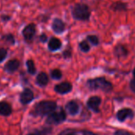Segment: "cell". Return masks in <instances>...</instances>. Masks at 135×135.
<instances>
[{
    "label": "cell",
    "mask_w": 135,
    "mask_h": 135,
    "mask_svg": "<svg viewBox=\"0 0 135 135\" xmlns=\"http://www.w3.org/2000/svg\"><path fill=\"white\" fill-rule=\"evenodd\" d=\"M86 86L91 91L100 90L104 93H110L113 90V85L104 77H98L89 79L86 81Z\"/></svg>",
    "instance_id": "6da1fadb"
},
{
    "label": "cell",
    "mask_w": 135,
    "mask_h": 135,
    "mask_svg": "<svg viewBox=\"0 0 135 135\" xmlns=\"http://www.w3.org/2000/svg\"><path fill=\"white\" fill-rule=\"evenodd\" d=\"M57 109V104L52 100H43L39 102L33 109L32 114L36 116L48 115Z\"/></svg>",
    "instance_id": "7a4b0ae2"
},
{
    "label": "cell",
    "mask_w": 135,
    "mask_h": 135,
    "mask_svg": "<svg viewBox=\"0 0 135 135\" xmlns=\"http://www.w3.org/2000/svg\"><path fill=\"white\" fill-rule=\"evenodd\" d=\"M66 119V111L62 108L59 110H55L52 113L47 115L46 119V123L49 125H59L65 122Z\"/></svg>",
    "instance_id": "3957f363"
},
{
    "label": "cell",
    "mask_w": 135,
    "mask_h": 135,
    "mask_svg": "<svg viewBox=\"0 0 135 135\" xmlns=\"http://www.w3.org/2000/svg\"><path fill=\"white\" fill-rule=\"evenodd\" d=\"M72 14L77 20L86 21L90 17V11L88 6L85 4H78L74 7Z\"/></svg>",
    "instance_id": "277c9868"
},
{
    "label": "cell",
    "mask_w": 135,
    "mask_h": 135,
    "mask_svg": "<svg viewBox=\"0 0 135 135\" xmlns=\"http://www.w3.org/2000/svg\"><path fill=\"white\" fill-rule=\"evenodd\" d=\"M101 102H102V100L100 97L93 96L89 98V100H87L86 105L88 108L91 110L92 112H93L94 113H100V106L101 104Z\"/></svg>",
    "instance_id": "5b68a950"
},
{
    "label": "cell",
    "mask_w": 135,
    "mask_h": 135,
    "mask_svg": "<svg viewBox=\"0 0 135 135\" xmlns=\"http://www.w3.org/2000/svg\"><path fill=\"white\" fill-rule=\"evenodd\" d=\"M134 117V112L129 108H121L116 113V119L120 123H123L127 119H133Z\"/></svg>",
    "instance_id": "8992f818"
},
{
    "label": "cell",
    "mask_w": 135,
    "mask_h": 135,
    "mask_svg": "<svg viewBox=\"0 0 135 135\" xmlns=\"http://www.w3.org/2000/svg\"><path fill=\"white\" fill-rule=\"evenodd\" d=\"M72 89H73V85L70 82H68V81H64V82L57 84L54 88L55 92L60 95H65V94L70 93L72 91Z\"/></svg>",
    "instance_id": "52a82bcc"
},
{
    "label": "cell",
    "mask_w": 135,
    "mask_h": 135,
    "mask_svg": "<svg viewBox=\"0 0 135 135\" xmlns=\"http://www.w3.org/2000/svg\"><path fill=\"white\" fill-rule=\"evenodd\" d=\"M34 99V93L30 89H25L20 95V101L23 105L29 104Z\"/></svg>",
    "instance_id": "ba28073f"
},
{
    "label": "cell",
    "mask_w": 135,
    "mask_h": 135,
    "mask_svg": "<svg viewBox=\"0 0 135 135\" xmlns=\"http://www.w3.org/2000/svg\"><path fill=\"white\" fill-rule=\"evenodd\" d=\"M65 109L69 115H70L71 116H75L80 112V106L77 101L70 100L69 102L66 103L65 106Z\"/></svg>",
    "instance_id": "9c48e42d"
},
{
    "label": "cell",
    "mask_w": 135,
    "mask_h": 135,
    "mask_svg": "<svg viewBox=\"0 0 135 135\" xmlns=\"http://www.w3.org/2000/svg\"><path fill=\"white\" fill-rule=\"evenodd\" d=\"M35 32H36V26L34 24H29L28 25H27L22 32L23 36L24 38L30 41L33 39L34 36H35Z\"/></svg>",
    "instance_id": "30bf717a"
},
{
    "label": "cell",
    "mask_w": 135,
    "mask_h": 135,
    "mask_svg": "<svg viewBox=\"0 0 135 135\" xmlns=\"http://www.w3.org/2000/svg\"><path fill=\"white\" fill-rule=\"evenodd\" d=\"M19 66H20V62L17 59H12L6 62L4 70L6 72L9 74H12L14 73L19 68Z\"/></svg>",
    "instance_id": "8fae6325"
},
{
    "label": "cell",
    "mask_w": 135,
    "mask_h": 135,
    "mask_svg": "<svg viewBox=\"0 0 135 135\" xmlns=\"http://www.w3.org/2000/svg\"><path fill=\"white\" fill-rule=\"evenodd\" d=\"M52 29L56 33H62L65 30V24L62 20L56 18L52 23Z\"/></svg>",
    "instance_id": "7c38bea8"
},
{
    "label": "cell",
    "mask_w": 135,
    "mask_h": 135,
    "mask_svg": "<svg viewBox=\"0 0 135 135\" xmlns=\"http://www.w3.org/2000/svg\"><path fill=\"white\" fill-rule=\"evenodd\" d=\"M49 81V78L47 76V74L44 72H41L40 73L36 79V83L40 86V87H44L48 84Z\"/></svg>",
    "instance_id": "4fadbf2b"
},
{
    "label": "cell",
    "mask_w": 135,
    "mask_h": 135,
    "mask_svg": "<svg viewBox=\"0 0 135 135\" xmlns=\"http://www.w3.org/2000/svg\"><path fill=\"white\" fill-rule=\"evenodd\" d=\"M12 113V107L5 101L0 102V115L2 116H9Z\"/></svg>",
    "instance_id": "5bb4252c"
},
{
    "label": "cell",
    "mask_w": 135,
    "mask_h": 135,
    "mask_svg": "<svg viewBox=\"0 0 135 135\" xmlns=\"http://www.w3.org/2000/svg\"><path fill=\"white\" fill-rule=\"evenodd\" d=\"M61 47H62L61 41L58 38H55V37H52L48 43V48H49V50H51L52 51L60 49Z\"/></svg>",
    "instance_id": "9a60e30c"
},
{
    "label": "cell",
    "mask_w": 135,
    "mask_h": 135,
    "mask_svg": "<svg viewBox=\"0 0 135 135\" xmlns=\"http://www.w3.org/2000/svg\"><path fill=\"white\" fill-rule=\"evenodd\" d=\"M114 53L117 58H122V57H126L128 55V51L124 46L119 44L115 47Z\"/></svg>",
    "instance_id": "2e32d148"
},
{
    "label": "cell",
    "mask_w": 135,
    "mask_h": 135,
    "mask_svg": "<svg viewBox=\"0 0 135 135\" xmlns=\"http://www.w3.org/2000/svg\"><path fill=\"white\" fill-rule=\"evenodd\" d=\"M51 131L52 129L51 127H46L41 130H36L33 132H31L27 135H48L51 133Z\"/></svg>",
    "instance_id": "e0dca14e"
},
{
    "label": "cell",
    "mask_w": 135,
    "mask_h": 135,
    "mask_svg": "<svg viewBox=\"0 0 135 135\" xmlns=\"http://www.w3.org/2000/svg\"><path fill=\"white\" fill-rule=\"evenodd\" d=\"M26 66H27V69H28V72L33 75L36 74V66H35V64H34V62L32 60V59H28L27 62H26Z\"/></svg>",
    "instance_id": "ac0fdd59"
},
{
    "label": "cell",
    "mask_w": 135,
    "mask_h": 135,
    "mask_svg": "<svg viewBox=\"0 0 135 135\" xmlns=\"http://www.w3.org/2000/svg\"><path fill=\"white\" fill-rule=\"evenodd\" d=\"M62 77V74L60 70L55 69L51 71V78L54 80H60Z\"/></svg>",
    "instance_id": "d6986e66"
},
{
    "label": "cell",
    "mask_w": 135,
    "mask_h": 135,
    "mask_svg": "<svg viewBox=\"0 0 135 135\" xmlns=\"http://www.w3.org/2000/svg\"><path fill=\"white\" fill-rule=\"evenodd\" d=\"M79 47H80L81 51H83V52H85H85H89V50H90V46H89V44L86 41H85V40L81 41V42L79 44Z\"/></svg>",
    "instance_id": "ffe728a7"
},
{
    "label": "cell",
    "mask_w": 135,
    "mask_h": 135,
    "mask_svg": "<svg viewBox=\"0 0 135 135\" xmlns=\"http://www.w3.org/2000/svg\"><path fill=\"white\" fill-rule=\"evenodd\" d=\"M113 9L116 11H121V10H124L127 8V5L123 2H116L114 3L112 6Z\"/></svg>",
    "instance_id": "44dd1931"
},
{
    "label": "cell",
    "mask_w": 135,
    "mask_h": 135,
    "mask_svg": "<svg viewBox=\"0 0 135 135\" xmlns=\"http://www.w3.org/2000/svg\"><path fill=\"white\" fill-rule=\"evenodd\" d=\"M87 39L94 46H97L99 44V38L97 36H94V35H91V36H87Z\"/></svg>",
    "instance_id": "7402d4cb"
},
{
    "label": "cell",
    "mask_w": 135,
    "mask_h": 135,
    "mask_svg": "<svg viewBox=\"0 0 135 135\" xmlns=\"http://www.w3.org/2000/svg\"><path fill=\"white\" fill-rule=\"evenodd\" d=\"M7 56V51L5 48L0 47V63L4 61Z\"/></svg>",
    "instance_id": "603a6c76"
},
{
    "label": "cell",
    "mask_w": 135,
    "mask_h": 135,
    "mask_svg": "<svg viewBox=\"0 0 135 135\" xmlns=\"http://www.w3.org/2000/svg\"><path fill=\"white\" fill-rule=\"evenodd\" d=\"M114 135H134V134L131 133L130 131H125V130H117L115 131Z\"/></svg>",
    "instance_id": "cb8c5ba5"
},
{
    "label": "cell",
    "mask_w": 135,
    "mask_h": 135,
    "mask_svg": "<svg viewBox=\"0 0 135 135\" xmlns=\"http://www.w3.org/2000/svg\"><path fill=\"white\" fill-rule=\"evenodd\" d=\"M59 135H78L74 131L72 130H66L62 132H61Z\"/></svg>",
    "instance_id": "d4e9b609"
},
{
    "label": "cell",
    "mask_w": 135,
    "mask_h": 135,
    "mask_svg": "<svg viewBox=\"0 0 135 135\" xmlns=\"http://www.w3.org/2000/svg\"><path fill=\"white\" fill-rule=\"evenodd\" d=\"M130 89H131V91L135 93V80L132 79L131 81H130Z\"/></svg>",
    "instance_id": "484cf974"
},
{
    "label": "cell",
    "mask_w": 135,
    "mask_h": 135,
    "mask_svg": "<svg viewBox=\"0 0 135 135\" xmlns=\"http://www.w3.org/2000/svg\"><path fill=\"white\" fill-rule=\"evenodd\" d=\"M63 56H64L65 59H69V58H70V57H71V52H70V51H68V50L65 51L63 52Z\"/></svg>",
    "instance_id": "4316f807"
},
{
    "label": "cell",
    "mask_w": 135,
    "mask_h": 135,
    "mask_svg": "<svg viewBox=\"0 0 135 135\" xmlns=\"http://www.w3.org/2000/svg\"><path fill=\"white\" fill-rule=\"evenodd\" d=\"M82 134H83V135H99L97 134H95V133L92 132V131H87V130L83 131H82Z\"/></svg>",
    "instance_id": "83f0119b"
},
{
    "label": "cell",
    "mask_w": 135,
    "mask_h": 135,
    "mask_svg": "<svg viewBox=\"0 0 135 135\" xmlns=\"http://www.w3.org/2000/svg\"><path fill=\"white\" fill-rule=\"evenodd\" d=\"M40 38V40L42 42H46L47 41V36L45 34H42Z\"/></svg>",
    "instance_id": "f1b7e54d"
},
{
    "label": "cell",
    "mask_w": 135,
    "mask_h": 135,
    "mask_svg": "<svg viewBox=\"0 0 135 135\" xmlns=\"http://www.w3.org/2000/svg\"><path fill=\"white\" fill-rule=\"evenodd\" d=\"M133 79L135 80V68L134 69V70H133Z\"/></svg>",
    "instance_id": "f546056e"
}]
</instances>
